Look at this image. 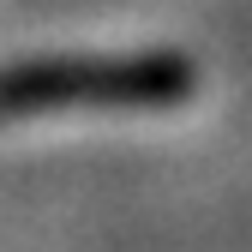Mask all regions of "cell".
I'll return each mask as SVG.
<instances>
[{
    "instance_id": "6da1fadb",
    "label": "cell",
    "mask_w": 252,
    "mask_h": 252,
    "mask_svg": "<svg viewBox=\"0 0 252 252\" xmlns=\"http://www.w3.org/2000/svg\"><path fill=\"white\" fill-rule=\"evenodd\" d=\"M186 90L174 60H72V66H24L0 78V120L78 102H168Z\"/></svg>"
}]
</instances>
